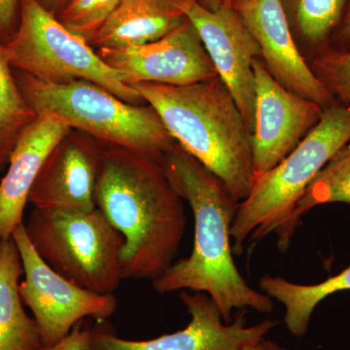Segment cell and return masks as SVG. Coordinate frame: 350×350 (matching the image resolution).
<instances>
[{
  "mask_svg": "<svg viewBox=\"0 0 350 350\" xmlns=\"http://www.w3.org/2000/svg\"><path fill=\"white\" fill-rule=\"evenodd\" d=\"M161 163L177 194L192 209L195 239L190 256L174 262L154 280V289L160 294L186 289L206 294L227 324L234 310L273 312V299L250 286L234 261L231 229L239 202L180 145L175 144Z\"/></svg>",
  "mask_w": 350,
  "mask_h": 350,
  "instance_id": "obj_1",
  "label": "cell"
},
{
  "mask_svg": "<svg viewBox=\"0 0 350 350\" xmlns=\"http://www.w3.org/2000/svg\"><path fill=\"white\" fill-rule=\"evenodd\" d=\"M96 204L124 238V280L153 282L174 264L187 217L161 160L105 145Z\"/></svg>",
  "mask_w": 350,
  "mask_h": 350,
  "instance_id": "obj_2",
  "label": "cell"
},
{
  "mask_svg": "<svg viewBox=\"0 0 350 350\" xmlns=\"http://www.w3.org/2000/svg\"><path fill=\"white\" fill-rule=\"evenodd\" d=\"M158 113L170 135L222 182L239 204L255 182L251 133L220 78L170 86L131 85Z\"/></svg>",
  "mask_w": 350,
  "mask_h": 350,
  "instance_id": "obj_3",
  "label": "cell"
},
{
  "mask_svg": "<svg viewBox=\"0 0 350 350\" xmlns=\"http://www.w3.org/2000/svg\"><path fill=\"white\" fill-rule=\"evenodd\" d=\"M350 140V107L336 101L300 144L275 167L255 179L247 197L239 202L231 229L232 251L241 254L243 244L261 241L271 232L278 250L289 248L297 204L332 157Z\"/></svg>",
  "mask_w": 350,
  "mask_h": 350,
  "instance_id": "obj_4",
  "label": "cell"
},
{
  "mask_svg": "<svg viewBox=\"0 0 350 350\" xmlns=\"http://www.w3.org/2000/svg\"><path fill=\"white\" fill-rule=\"evenodd\" d=\"M16 80L36 115H53L98 142L161 160L176 144L153 107L131 105L88 80L42 81L16 70Z\"/></svg>",
  "mask_w": 350,
  "mask_h": 350,
  "instance_id": "obj_5",
  "label": "cell"
},
{
  "mask_svg": "<svg viewBox=\"0 0 350 350\" xmlns=\"http://www.w3.org/2000/svg\"><path fill=\"white\" fill-rule=\"evenodd\" d=\"M25 228L39 256L78 286L113 294L124 280V238L98 207L84 213L33 208Z\"/></svg>",
  "mask_w": 350,
  "mask_h": 350,
  "instance_id": "obj_6",
  "label": "cell"
},
{
  "mask_svg": "<svg viewBox=\"0 0 350 350\" xmlns=\"http://www.w3.org/2000/svg\"><path fill=\"white\" fill-rule=\"evenodd\" d=\"M18 29L4 46L11 66L42 81L88 80L131 105L144 103L86 41L68 31L38 0H20Z\"/></svg>",
  "mask_w": 350,
  "mask_h": 350,
  "instance_id": "obj_7",
  "label": "cell"
},
{
  "mask_svg": "<svg viewBox=\"0 0 350 350\" xmlns=\"http://www.w3.org/2000/svg\"><path fill=\"white\" fill-rule=\"evenodd\" d=\"M25 278L20 282L23 303L31 308L44 349L61 342L86 317L105 320L117 310L113 294H98L78 286L54 271L34 250L24 223L12 232Z\"/></svg>",
  "mask_w": 350,
  "mask_h": 350,
  "instance_id": "obj_8",
  "label": "cell"
},
{
  "mask_svg": "<svg viewBox=\"0 0 350 350\" xmlns=\"http://www.w3.org/2000/svg\"><path fill=\"white\" fill-rule=\"evenodd\" d=\"M199 34L218 77L232 94L252 133L255 115L253 62L261 57L259 46L241 18L226 1L214 9L199 0H172Z\"/></svg>",
  "mask_w": 350,
  "mask_h": 350,
  "instance_id": "obj_9",
  "label": "cell"
},
{
  "mask_svg": "<svg viewBox=\"0 0 350 350\" xmlns=\"http://www.w3.org/2000/svg\"><path fill=\"white\" fill-rule=\"evenodd\" d=\"M191 315L183 330L148 340H129L117 337L100 320L91 328L93 350H241L256 342L278 326L275 320L266 319L248 326L243 313L231 323L224 324L217 306L206 294L195 292L179 294Z\"/></svg>",
  "mask_w": 350,
  "mask_h": 350,
  "instance_id": "obj_10",
  "label": "cell"
},
{
  "mask_svg": "<svg viewBox=\"0 0 350 350\" xmlns=\"http://www.w3.org/2000/svg\"><path fill=\"white\" fill-rule=\"evenodd\" d=\"M254 128L251 133L255 179L282 162L319 124L324 109L292 93L255 59Z\"/></svg>",
  "mask_w": 350,
  "mask_h": 350,
  "instance_id": "obj_11",
  "label": "cell"
},
{
  "mask_svg": "<svg viewBox=\"0 0 350 350\" xmlns=\"http://www.w3.org/2000/svg\"><path fill=\"white\" fill-rule=\"evenodd\" d=\"M126 85L156 83L185 86L217 77L199 34L187 19L154 42L96 50Z\"/></svg>",
  "mask_w": 350,
  "mask_h": 350,
  "instance_id": "obj_12",
  "label": "cell"
},
{
  "mask_svg": "<svg viewBox=\"0 0 350 350\" xmlns=\"http://www.w3.org/2000/svg\"><path fill=\"white\" fill-rule=\"evenodd\" d=\"M256 41L271 75L292 93L326 109L335 98L313 73L295 43L283 0H229Z\"/></svg>",
  "mask_w": 350,
  "mask_h": 350,
  "instance_id": "obj_13",
  "label": "cell"
},
{
  "mask_svg": "<svg viewBox=\"0 0 350 350\" xmlns=\"http://www.w3.org/2000/svg\"><path fill=\"white\" fill-rule=\"evenodd\" d=\"M85 133H69L46 159L29 204L46 211L84 213L96 208V190L105 147Z\"/></svg>",
  "mask_w": 350,
  "mask_h": 350,
  "instance_id": "obj_14",
  "label": "cell"
},
{
  "mask_svg": "<svg viewBox=\"0 0 350 350\" xmlns=\"http://www.w3.org/2000/svg\"><path fill=\"white\" fill-rule=\"evenodd\" d=\"M72 128L59 117L38 115L20 135L0 181V239H10L23 223L36 177L53 149Z\"/></svg>",
  "mask_w": 350,
  "mask_h": 350,
  "instance_id": "obj_15",
  "label": "cell"
},
{
  "mask_svg": "<svg viewBox=\"0 0 350 350\" xmlns=\"http://www.w3.org/2000/svg\"><path fill=\"white\" fill-rule=\"evenodd\" d=\"M185 20L172 0H121L90 45L96 50L144 45L167 36Z\"/></svg>",
  "mask_w": 350,
  "mask_h": 350,
  "instance_id": "obj_16",
  "label": "cell"
},
{
  "mask_svg": "<svg viewBox=\"0 0 350 350\" xmlns=\"http://www.w3.org/2000/svg\"><path fill=\"white\" fill-rule=\"evenodd\" d=\"M24 275L17 244L0 239V350H43L36 319L25 312L19 292Z\"/></svg>",
  "mask_w": 350,
  "mask_h": 350,
  "instance_id": "obj_17",
  "label": "cell"
},
{
  "mask_svg": "<svg viewBox=\"0 0 350 350\" xmlns=\"http://www.w3.org/2000/svg\"><path fill=\"white\" fill-rule=\"evenodd\" d=\"M259 286L264 294L285 308L284 323L295 337L308 333L313 310L327 297L350 290V266L342 273L317 284H298L282 276L264 275Z\"/></svg>",
  "mask_w": 350,
  "mask_h": 350,
  "instance_id": "obj_18",
  "label": "cell"
},
{
  "mask_svg": "<svg viewBox=\"0 0 350 350\" xmlns=\"http://www.w3.org/2000/svg\"><path fill=\"white\" fill-rule=\"evenodd\" d=\"M12 69L5 46L0 42V170L8 165L23 131L38 118L21 92Z\"/></svg>",
  "mask_w": 350,
  "mask_h": 350,
  "instance_id": "obj_19",
  "label": "cell"
},
{
  "mask_svg": "<svg viewBox=\"0 0 350 350\" xmlns=\"http://www.w3.org/2000/svg\"><path fill=\"white\" fill-rule=\"evenodd\" d=\"M350 204V140L335 154L306 189L292 217L295 231L301 216L322 204Z\"/></svg>",
  "mask_w": 350,
  "mask_h": 350,
  "instance_id": "obj_20",
  "label": "cell"
},
{
  "mask_svg": "<svg viewBox=\"0 0 350 350\" xmlns=\"http://www.w3.org/2000/svg\"><path fill=\"white\" fill-rule=\"evenodd\" d=\"M349 0H295V18L301 38L317 49L330 47L347 12Z\"/></svg>",
  "mask_w": 350,
  "mask_h": 350,
  "instance_id": "obj_21",
  "label": "cell"
},
{
  "mask_svg": "<svg viewBox=\"0 0 350 350\" xmlns=\"http://www.w3.org/2000/svg\"><path fill=\"white\" fill-rule=\"evenodd\" d=\"M120 2L121 0H69L57 18L68 31L90 44Z\"/></svg>",
  "mask_w": 350,
  "mask_h": 350,
  "instance_id": "obj_22",
  "label": "cell"
},
{
  "mask_svg": "<svg viewBox=\"0 0 350 350\" xmlns=\"http://www.w3.org/2000/svg\"><path fill=\"white\" fill-rule=\"evenodd\" d=\"M310 66L333 98L350 107V48H327Z\"/></svg>",
  "mask_w": 350,
  "mask_h": 350,
  "instance_id": "obj_23",
  "label": "cell"
},
{
  "mask_svg": "<svg viewBox=\"0 0 350 350\" xmlns=\"http://www.w3.org/2000/svg\"><path fill=\"white\" fill-rule=\"evenodd\" d=\"M82 322L76 324L70 333L61 342L43 350H93L91 329L82 328Z\"/></svg>",
  "mask_w": 350,
  "mask_h": 350,
  "instance_id": "obj_24",
  "label": "cell"
},
{
  "mask_svg": "<svg viewBox=\"0 0 350 350\" xmlns=\"http://www.w3.org/2000/svg\"><path fill=\"white\" fill-rule=\"evenodd\" d=\"M20 0H0V42L5 44L14 34L13 27Z\"/></svg>",
  "mask_w": 350,
  "mask_h": 350,
  "instance_id": "obj_25",
  "label": "cell"
},
{
  "mask_svg": "<svg viewBox=\"0 0 350 350\" xmlns=\"http://www.w3.org/2000/svg\"><path fill=\"white\" fill-rule=\"evenodd\" d=\"M337 46L336 49H349L350 48V0L347 3V12H345L344 21L338 29L337 34L334 38Z\"/></svg>",
  "mask_w": 350,
  "mask_h": 350,
  "instance_id": "obj_26",
  "label": "cell"
},
{
  "mask_svg": "<svg viewBox=\"0 0 350 350\" xmlns=\"http://www.w3.org/2000/svg\"><path fill=\"white\" fill-rule=\"evenodd\" d=\"M241 350H286L282 345L275 344V342H271L269 340H265L262 338L261 340H258L256 342H253L243 347Z\"/></svg>",
  "mask_w": 350,
  "mask_h": 350,
  "instance_id": "obj_27",
  "label": "cell"
},
{
  "mask_svg": "<svg viewBox=\"0 0 350 350\" xmlns=\"http://www.w3.org/2000/svg\"><path fill=\"white\" fill-rule=\"evenodd\" d=\"M43 7H45L51 13L56 15V13L61 12L69 0H38Z\"/></svg>",
  "mask_w": 350,
  "mask_h": 350,
  "instance_id": "obj_28",
  "label": "cell"
},
{
  "mask_svg": "<svg viewBox=\"0 0 350 350\" xmlns=\"http://www.w3.org/2000/svg\"><path fill=\"white\" fill-rule=\"evenodd\" d=\"M226 1L229 0H204V3L202 5L207 7L208 9H214L216 7L220 6L221 4L224 3Z\"/></svg>",
  "mask_w": 350,
  "mask_h": 350,
  "instance_id": "obj_29",
  "label": "cell"
}]
</instances>
